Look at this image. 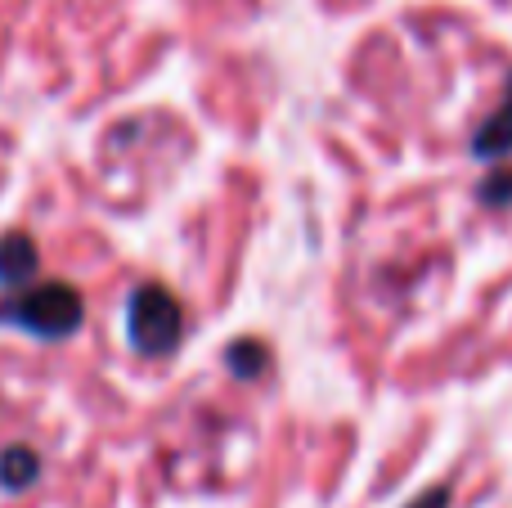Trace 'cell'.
Instances as JSON below:
<instances>
[{"label": "cell", "mask_w": 512, "mask_h": 508, "mask_svg": "<svg viewBox=\"0 0 512 508\" xmlns=\"http://www.w3.org/2000/svg\"><path fill=\"white\" fill-rule=\"evenodd\" d=\"M0 320L14 324V329L32 333V338H45V342H59V338H72L86 320V302L72 284L54 279V284H36V288H23L9 306H0Z\"/></svg>", "instance_id": "6da1fadb"}, {"label": "cell", "mask_w": 512, "mask_h": 508, "mask_svg": "<svg viewBox=\"0 0 512 508\" xmlns=\"http://www.w3.org/2000/svg\"><path fill=\"white\" fill-rule=\"evenodd\" d=\"M126 338L140 356H171L185 338V306L162 284H140L126 302Z\"/></svg>", "instance_id": "7a4b0ae2"}, {"label": "cell", "mask_w": 512, "mask_h": 508, "mask_svg": "<svg viewBox=\"0 0 512 508\" xmlns=\"http://www.w3.org/2000/svg\"><path fill=\"white\" fill-rule=\"evenodd\" d=\"M36 266H41V252H36V243L23 230L0 234V284L23 288L36 275Z\"/></svg>", "instance_id": "3957f363"}, {"label": "cell", "mask_w": 512, "mask_h": 508, "mask_svg": "<svg viewBox=\"0 0 512 508\" xmlns=\"http://www.w3.org/2000/svg\"><path fill=\"white\" fill-rule=\"evenodd\" d=\"M472 153H477V158H504V153H512V77H508V90H504V99H499V108L477 126V135H472Z\"/></svg>", "instance_id": "277c9868"}, {"label": "cell", "mask_w": 512, "mask_h": 508, "mask_svg": "<svg viewBox=\"0 0 512 508\" xmlns=\"http://www.w3.org/2000/svg\"><path fill=\"white\" fill-rule=\"evenodd\" d=\"M36 477H41V459H36L32 446L0 450V491L18 495V491H27V486H36Z\"/></svg>", "instance_id": "5b68a950"}, {"label": "cell", "mask_w": 512, "mask_h": 508, "mask_svg": "<svg viewBox=\"0 0 512 508\" xmlns=\"http://www.w3.org/2000/svg\"><path fill=\"white\" fill-rule=\"evenodd\" d=\"M225 365H230V374H239V378H256V374H265L270 356H265V347L256 338H243L225 351Z\"/></svg>", "instance_id": "8992f818"}, {"label": "cell", "mask_w": 512, "mask_h": 508, "mask_svg": "<svg viewBox=\"0 0 512 508\" xmlns=\"http://www.w3.org/2000/svg\"><path fill=\"white\" fill-rule=\"evenodd\" d=\"M481 198H486V203H508V198H512V171H499L495 185L481 189Z\"/></svg>", "instance_id": "52a82bcc"}, {"label": "cell", "mask_w": 512, "mask_h": 508, "mask_svg": "<svg viewBox=\"0 0 512 508\" xmlns=\"http://www.w3.org/2000/svg\"><path fill=\"white\" fill-rule=\"evenodd\" d=\"M405 508H450V486H432V491H423L414 504Z\"/></svg>", "instance_id": "ba28073f"}]
</instances>
